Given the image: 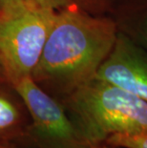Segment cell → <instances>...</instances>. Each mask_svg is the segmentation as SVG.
Here are the masks:
<instances>
[{
  "label": "cell",
  "instance_id": "obj_1",
  "mask_svg": "<svg viewBox=\"0 0 147 148\" xmlns=\"http://www.w3.org/2000/svg\"><path fill=\"white\" fill-rule=\"evenodd\" d=\"M118 32L110 17L90 14L75 2L60 9L32 77L64 99L96 77Z\"/></svg>",
  "mask_w": 147,
  "mask_h": 148
},
{
  "label": "cell",
  "instance_id": "obj_2",
  "mask_svg": "<svg viewBox=\"0 0 147 148\" xmlns=\"http://www.w3.org/2000/svg\"><path fill=\"white\" fill-rule=\"evenodd\" d=\"M64 102L90 146L104 143L114 134L147 133V102L109 82L93 78Z\"/></svg>",
  "mask_w": 147,
  "mask_h": 148
},
{
  "label": "cell",
  "instance_id": "obj_3",
  "mask_svg": "<svg viewBox=\"0 0 147 148\" xmlns=\"http://www.w3.org/2000/svg\"><path fill=\"white\" fill-rule=\"evenodd\" d=\"M57 11L28 3L0 10V67L10 85L32 77Z\"/></svg>",
  "mask_w": 147,
  "mask_h": 148
},
{
  "label": "cell",
  "instance_id": "obj_4",
  "mask_svg": "<svg viewBox=\"0 0 147 148\" xmlns=\"http://www.w3.org/2000/svg\"><path fill=\"white\" fill-rule=\"evenodd\" d=\"M11 86L32 119V131L42 148H91L68 115L66 108L32 77Z\"/></svg>",
  "mask_w": 147,
  "mask_h": 148
},
{
  "label": "cell",
  "instance_id": "obj_5",
  "mask_svg": "<svg viewBox=\"0 0 147 148\" xmlns=\"http://www.w3.org/2000/svg\"><path fill=\"white\" fill-rule=\"evenodd\" d=\"M94 78L116 85L147 102V53L120 31L110 53Z\"/></svg>",
  "mask_w": 147,
  "mask_h": 148
},
{
  "label": "cell",
  "instance_id": "obj_6",
  "mask_svg": "<svg viewBox=\"0 0 147 148\" xmlns=\"http://www.w3.org/2000/svg\"><path fill=\"white\" fill-rule=\"evenodd\" d=\"M0 82V140L10 141L25 133L24 103L17 93L11 92Z\"/></svg>",
  "mask_w": 147,
  "mask_h": 148
},
{
  "label": "cell",
  "instance_id": "obj_7",
  "mask_svg": "<svg viewBox=\"0 0 147 148\" xmlns=\"http://www.w3.org/2000/svg\"><path fill=\"white\" fill-rule=\"evenodd\" d=\"M104 143L117 148H147V133L139 135L114 134Z\"/></svg>",
  "mask_w": 147,
  "mask_h": 148
},
{
  "label": "cell",
  "instance_id": "obj_8",
  "mask_svg": "<svg viewBox=\"0 0 147 148\" xmlns=\"http://www.w3.org/2000/svg\"><path fill=\"white\" fill-rule=\"evenodd\" d=\"M28 3V4H36L43 7L52 8L55 10H60L67 6L73 4L74 0H0V10L11 6Z\"/></svg>",
  "mask_w": 147,
  "mask_h": 148
},
{
  "label": "cell",
  "instance_id": "obj_9",
  "mask_svg": "<svg viewBox=\"0 0 147 148\" xmlns=\"http://www.w3.org/2000/svg\"><path fill=\"white\" fill-rule=\"evenodd\" d=\"M137 36H139L137 38L142 42L143 47L147 49V11L139 21V26H137Z\"/></svg>",
  "mask_w": 147,
  "mask_h": 148
},
{
  "label": "cell",
  "instance_id": "obj_10",
  "mask_svg": "<svg viewBox=\"0 0 147 148\" xmlns=\"http://www.w3.org/2000/svg\"><path fill=\"white\" fill-rule=\"evenodd\" d=\"M91 148H117V147L110 146L106 143H101V144H96V145H92Z\"/></svg>",
  "mask_w": 147,
  "mask_h": 148
},
{
  "label": "cell",
  "instance_id": "obj_11",
  "mask_svg": "<svg viewBox=\"0 0 147 148\" xmlns=\"http://www.w3.org/2000/svg\"><path fill=\"white\" fill-rule=\"evenodd\" d=\"M0 148H14L12 145H10L9 141L0 140Z\"/></svg>",
  "mask_w": 147,
  "mask_h": 148
},
{
  "label": "cell",
  "instance_id": "obj_12",
  "mask_svg": "<svg viewBox=\"0 0 147 148\" xmlns=\"http://www.w3.org/2000/svg\"><path fill=\"white\" fill-rule=\"evenodd\" d=\"M0 82H8L7 79H6V77L4 73H3L1 67H0Z\"/></svg>",
  "mask_w": 147,
  "mask_h": 148
}]
</instances>
